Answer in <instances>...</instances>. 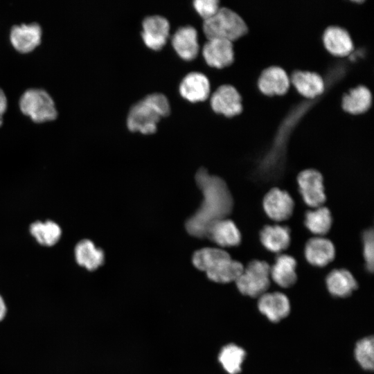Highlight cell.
<instances>
[{
	"label": "cell",
	"mask_w": 374,
	"mask_h": 374,
	"mask_svg": "<svg viewBox=\"0 0 374 374\" xmlns=\"http://www.w3.org/2000/svg\"><path fill=\"white\" fill-rule=\"evenodd\" d=\"M195 181L203 199L198 209L186 220L185 226L190 235L204 238L211 224L226 218L231 213L233 199L226 182L203 168L196 172Z\"/></svg>",
	"instance_id": "cell-1"
},
{
	"label": "cell",
	"mask_w": 374,
	"mask_h": 374,
	"mask_svg": "<svg viewBox=\"0 0 374 374\" xmlns=\"http://www.w3.org/2000/svg\"><path fill=\"white\" fill-rule=\"evenodd\" d=\"M170 112V103L165 95L159 93L149 94L130 108L127 127L131 132L153 134L157 131L160 119L168 116Z\"/></svg>",
	"instance_id": "cell-2"
},
{
	"label": "cell",
	"mask_w": 374,
	"mask_h": 374,
	"mask_svg": "<svg viewBox=\"0 0 374 374\" xmlns=\"http://www.w3.org/2000/svg\"><path fill=\"white\" fill-rule=\"evenodd\" d=\"M194 263L211 280L220 283L235 282L244 269L242 263L232 259L226 251L213 247L197 251Z\"/></svg>",
	"instance_id": "cell-3"
},
{
	"label": "cell",
	"mask_w": 374,
	"mask_h": 374,
	"mask_svg": "<svg viewBox=\"0 0 374 374\" xmlns=\"http://www.w3.org/2000/svg\"><path fill=\"white\" fill-rule=\"evenodd\" d=\"M203 31L208 39H222L233 42L244 37L248 27L235 11L221 7L213 17L204 21Z\"/></svg>",
	"instance_id": "cell-4"
},
{
	"label": "cell",
	"mask_w": 374,
	"mask_h": 374,
	"mask_svg": "<svg viewBox=\"0 0 374 374\" xmlns=\"http://www.w3.org/2000/svg\"><path fill=\"white\" fill-rule=\"evenodd\" d=\"M19 107L24 115L37 123L53 121L58 117V109L53 96L41 87L26 89L19 96Z\"/></svg>",
	"instance_id": "cell-5"
},
{
	"label": "cell",
	"mask_w": 374,
	"mask_h": 374,
	"mask_svg": "<svg viewBox=\"0 0 374 374\" xmlns=\"http://www.w3.org/2000/svg\"><path fill=\"white\" fill-rule=\"evenodd\" d=\"M241 294L259 297L266 292L270 284V266L263 260H253L244 269L235 281Z\"/></svg>",
	"instance_id": "cell-6"
},
{
	"label": "cell",
	"mask_w": 374,
	"mask_h": 374,
	"mask_svg": "<svg viewBox=\"0 0 374 374\" xmlns=\"http://www.w3.org/2000/svg\"><path fill=\"white\" fill-rule=\"evenodd\" d=\"M42 35V28L38 22H22L11 26L9 40L14 50L26 54L41 44Z\"/></svg>",
	"instance_id": "cell-7"
},
{
	"label": "cell",
	"mask_w": 374,
	"mask_h": 374,
	"mask_svg": "<svg viewBox=\"0 0 374 374\" xmlns=\"http://www.w3.org/2000/svg\"><path fill=\"white\" fill-rule=\"evenodd\" d=\"M299 193L303 202L312 208L321 206L326 199L323 179L317 170L306 169L297 176Z\"/></svg>",
	"instance_id": "cell-8"
},
{
	"label": "cell",
	"mask_w": 374,
	"mask_h": 374,
	"mask_svg": "<svg viewBox=\"0 0 374 374\" xmlns=\"http://www.w3.org/2000/svg\"><path fill=\"white\" fill-rule=\"evenodd\" d=\"M242 97L231 84H222L213 93L210 105L214 112L231 118L242 111Z\"/></svg>",
	"instance_id": "cell-9"
},
{
	"label": "cell",
	"mask_w": 374,
	"mask_h": 374,
	"mask_svg": "<svg viewBox=\"0 0 374 374\" xmlns=\"http://www.w3.org/2000/svg\"><path fill=\"white\" fill-rule=\"evenodd\" d=\"M262 206L265 213L270 219L282 222L291 217L294 203L287 191L273 188L265 195Z\"/></svg>",
	"instance_id": "cell-10"
},
{
	"label": "cell",
	"mask_w": 374,
	"mask_h": 374,
	"mask_svg": "<svg viewBox=\"0 0 374 374\" xmlns=\"http://www.w3.org/2000/svg\"><path fill=\"white\" fill-rule=\"evenodd\" d=\"M169 33L170 24L162 16H148L143 20L141 37L145 46L152 50H161L167 42Z\"/></svg>",
	"instance_id": "cell-11"
},
{
	"label": "cell",
	"mask_w": 374,
	"mask_h": 374,
	"mask_svg": "<svg viewBox=\"0 0 374 374\" xmlns=\"http://www.w3.org/2000/svg\"><path fill=\"white\" fill-rule=\"evenodd\" d=\"M202 55L211 67L220 69L229 66L235 59L233 42L222 39H208L203 46Z\"/></svg>",
	"instance_id": "cell-12"
},
{
	"label": "cell",
	"mask_w": 374,
	"mask_h": 374,
	"mask_svg": "<svg viewBox=\"0 0 374 374\" xmlns=\"http://www.w3.org/2000/svg\"><path fill=\"white\" fill-rule=\"evenodd\" d=\"M258 87L267 96H283L290 89V77L280 66H268L260 74Z\"/></svg>",
	"instance_id": "cell-13"
},
{
	"label": "cell",
	"mask_w": 374,
	"mask_h": 374,
	"mask_svg": "<svg viewBox=\"0 0 374 374\" xmlns=\"http://www.w3.org/2000/svg\"><path fill=\"white\" fill-rule=\"evenodd\" d=\"M181 96L190 103L206 100L210 94V82L208 78L200 72H190L181 81Z\"/></svg>",
	"instance_id": "cell-14"
},
{
	"label": "cell",
	"mask_w": 374,
	"mask_h": 374,
	"mask_svg": "<svg viewBox=\"0 0 374 374\" xmlns=\"http://www.w3.org/2000/svg\"><path fill=\"white\" fill-rule=\"evenodd\" d=\"M205 238L222 247H235L241 242V233L231 220L223 218L211 224L206 232Z\"/></svg>",
	"instance_id": "cell-15"
},
{
	"label": "cell",
	"mask_w": 374,
	"mask_h": 374,
	"mask_svg": "<svg viewBox=\"0 0 374 374\" xmlns=\"http://www.w3.org/2000/svg\"><path fill=\"white\" fill-rule=\"evenodd\" d=\"M171 43L177 54L184 60L191 61L198 55L197 32L191 26L178 28L172 37Z\"/></svg>",
	"instance_id": "cell-16"
},
{
	"label": "cell",
	"mask_w": 374,
	"mask_h": 374,
	"mask_svg": "<svg viewBox=\"0 0 374 374\" xmlns=\"http://www.w3.org/2000/svg\"><path fill=\"white\" fill-rule=\"evenodd\" d=\"M258 305L260 312L272 322L280 321L290 311L288 298L280 292H265L259 296Z\"/></svg>",
	"instance_id": "cell-17"
},
{
	"label": "cell",
	"mask_w": 374,
	"mask_h": 374,
	"mask_svg": "<svg viewBox=\"0 0 374 374\" xmlns=\"http://www.w3.org/2000/svg\"><path fill=\"white\" fill-rule=\"evenodd\" d=\"M304 254L306 260L312 265L325 267L335 258V248L330 240L318 236L306 242Z\"/></svg>",
	"instance_id": "cell-18"
},
{
	"label": "cell",
	"mask_w": 374,
	"mask_h": 374,
	"mask_svg": "<svg viewBox=\"0 0 374 374\" xmlns=\"http://www.w3.org/2000/svg\"><path fill=\"white\" fill-rule=\"evenodd\" d=\"M290 81L298 93L308 99H313L319 96L325 89L322 77L316 72L294 71L292 73Z\"/></svg>",
	"instance_id": "cell-19"
},
{
	"label": "cell",
	"mask_w": 374,
	"mask_h": 374,
	"mask_svg": "<svg viewBox=\"0 0 374 374\" xmlns=\"http://www.w3.org/2000/svg\"><path fill=\"white\" fill-rule=\"evenodd\" d=\"M325 49L330 54L337 57H346L353 51V42L349 33L339 26H330L323 35Z\"/></svg>",
	"instance_id": "cell-20"
},
{
	"label": "cell",
	"mask_w": 374,
	"mask_h": 374,
	"mask_svg": "<svg viewBox=\"0 0 374 374\" xmlns=\"http://www.w3.org/2000/svg\"><path fill=\"white\" fill-rule=\"evenodd\" d=\"M260 240L261 244L268 251L280 253L290 244V230L285 226L267 225L260 232Z\"/></svg>",
	"instance_id": "cell-21"
},
{
	"label": "cell",
	"mask_w": 374,
	"mask_h": 374,
	"mask_svg": "<svg viewBox=\"0 0 374 374\" xmlns=\"http://www.w3.org/2000/svg\"><path fill=\"white\" fill-rule=\"evenodd\" d=\"M296 261L287 254H280L270 267V278L279 286L289 287L296 280Z\"/></svg>",
	"instance_id": "cell-22"
},
{
	"label": "cell",
	"mask_w": 374,
	"mask_h": 374,
	"mask_svg": "<svg viewBox=\"0 0 374 374\" xmlns=\"http://www.w3.org/2000/svg\"><path fill=\"white\" fill-rule=\"evenodd\" d=\"M74 254L77 263L89 271L97 269L105 261L103 249L89 239L81 240L76 244Z\"/></svg>",
	"instance_id": "cell-23"
},
{
	"label": "cell",
	"mask_w": 374,
	"mask_h": 374,
	"mask_svg": "<svg viewBox=\"0 0 374 374\" xmlns=\"http://www.w3.org/2000/svg\"><path fill=\"white\" fill-rule=\"evenodd\" d=\"M371 102L370 90L364 85H359L344 95L341 107L343 110L349 114L359 115L368 111Z\"/></svg>",
	"instance_id": "cell-24"
},
{
	"label": "cell",
	"mask_w": 374,
	"mask_h": 374,
	"mask_svg": "<svg viewBox=\"0 0 374 374\" xmlns=\"http://www.w3.org/2000/svg\"><path fill=\"white\" fill-rule=\"evenodd\" d=\"M326 283L329 292L337 297H346L357 287L354 276L345 269L332 270L326 276Z\"/></svg>",
	"instance_id": "cell-25"
},
{
	"label": "cell",
	"mask_w": 374,
	"mask_h": 374,
	"mask_svg": "<svg viewBox=\"0 0 374 374\" xmlns=\"http://www.w3.org/2000/svg\"><path fill=\"white\" fill-rule=\"evenodd\" d=\"M332 217L330 210L323 206L308 211L305 214L304 224L312 233L323 235L330 229Z\"/></svg>",
	"instance_id": "cell-26"
},
{
	"label": "cell",
	"mask_w": 374,
	"mask_h": 374,
	"mask_svg": "<svg viewBox=\"0 0 374 374\" xmlns=\"http://www.w3.org/2000/svg\"><path fill=\"white\" fill-rule=\"evenodd\" d=\"M30 233L36 241L46 247L55 244L62 235V229L52 220L35 221L30 226Z\"/></svg>",
	"instance_id": "cell-27"
},
{
	"label": "cell",
	"mask_w": 374,
	"mask_h": 374,
	"mask_svg": "<svg viewBox=\"0 0 374 374\" xmlns=\"http://www.w3.org/2000/svg\"><path fill=\"white\" fill-rule=\"evenodd\" d=\"M245 351L235 344L225 346L219 354V362L229 374H237L241 371L244 359Z\"/></svg>",
	"instance_id": "cell-28"
},
{
	"label": "cell",
	"mask_w": 374,
	"mask_h": 374,
	"mask_svg": "<svg viewBox=\"0 0 374 374\" xmlns=\"http://www.w3.org/2000/svg\"><path fill=\"white\" fill-rule=\"evenodd\" d=\"M355 356L359 364L366 370H373L374 366V343L373 337L359 340L355 348Z\"/></svg>",
	"instance_id": "cell-29"
},
{
	"label": "cell",
	"mask_w": 374,
	"mask_h": 374,
	"mask_svg": "<svg viewBox=\"0 0 374 374\" xmlns=\"http://www.w3.org/2000/svg\"><path fill=\"white\" fill-rule=\"evenodd\" d=\"M362 249L363 258L365 262V267L368 271H373L374 260V242L373 229H368L362 234Z\"/></svg>",
	"instance_id": "cell-30"
},
{
	"label": "cell",
	"mask_w": 374,
	"mask_h": 374,
	"mask_svg": "<svg viewBox=\"0 0 374 374\" xmlns=\"http://www.w3.org/2000/svg\"><path fill=\"white\" fill-rule=\"evenodd\" d=\"M193 7L204 21L213 17L220 8L217 0H195Z\"/></svg>",
	"instance_id": "cell-31"
},
{
	"label": "cell",
	"mask_w": 374,
	"mask_h": 374,
	"mask_svg": "<svg viewBox=\"0 0 374 374\" xmlns=\"http://www.w3.org/2000/svg\"><path fill=\"white\" fill-rule=\"evenodd\" d=\"M8 106V96L3 90V89L0 86V127L3 125V115L7 111Z\"/></svg>",
	"instance_id": "cell-32"
},
{
	"label": "cell",
	"mask_w": 374,
	"mask_h": 374,
	"mask_svg": "<svg viewBox=\"0 0 374 374\" xmlns=\"http://www.w3.org/2000/svg\"><path fill=\"white\" fill-rule=\"evenodd\" d=\"M7 308L3 297L0 295V321L6 317Z\"/></svg>",
	"instance_id": "cell-33"
}]
</instances>
